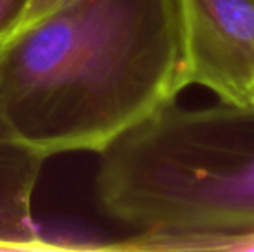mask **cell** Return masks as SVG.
<instances>
[{
	"label": "cell",
	"instance_id": "5b68a950",
	"mask_svg": "<svg viewBox=\"0 0 254 252\" xmlns=\"http://www.w3.org/2000/svg\"><path fill=\"white\" fill-rule=\"evenodd\" d=\"M30 0H0V45L16 31Z\"/></svg>",
	"mask_w": 254,
	"mask_h": 252
},
{
	"label": "cell",
	"instance_id": "7a4b0ae2",
	"mask_svg": "<svg viewBox=\"0 0 254 252\" xmlns=\"http://www.w3.org/2000/svg\"><path fill=\"white\" fill-rule=\"evenodd\" d=\"M101 155L99 205L133 230L107 251L223 252L254 237V104L173 102Z\"/></svg>",
	"mask_w": 254,
	"mask_h": 252
},
{
	"label": "cell",
	"instance_id": "52a82bcc",
	"mask_svg": "<svg viewBox=\"0 0 254 252\" xmlns=\"http://www.w3.org/2000/svg\"><path fill=\"white\" fill-rule=\"evenodd\" d=\"M223 252H254V237L235 240V242L228 244Z\"/></svg>",
	"mask_w": 254,
	"mask_h": 252
},
{
	"label": "cell",
	"instance_id": "8992f818",
	"mask_svg": "<svg viewBox=\"0 0 254 252\" xmlns=\"http://www.w3.org/2000/svg\"><path fill=\"white\" fill-rule=\"evenodd\" d=\"M67 2H71V0H30V2H28L26 10H24L23 19H21V23L17 24V28H16L14 33L30 28L31 24L38 23V21H42L44 17H47L49 14H52L54 10H57L63 5H66ZM12 35H10V37H12ZM9 38H7V40H9Z\"/></svg>",
	"mask_w": 254,
	"mask_h": 252
},
{
	"label": "cell",
	"instance_id": "3957f363",
	"mask_svg": "<svg viewBox=\"0 0 254 252\" xmlns=\"http://www.w3.org/2000/svg\"><path fill=\"white\" fill-rule=\"evenodd\" d=\"M185 87L254 104V0H178Z\"/></svg>",
	"mask_w": 254,
	"mask_h": 252
},
{
	"label": "cell",
	"instance_id": "6da1fadb",
	"mask_svg": "<svg viewBox=\"0 0 254 252\" xmlns=\"http://www.w3.org/2000/svg\"><path fill=\"white\" fill-rule=\"evenodd\" d=\"M184 88L178 0H71L0 45V114L47 157L101 154Z\"/></svg>",
	"mask_w": 254,
	"mask_h": 252
},
{
	"label": "cell",
	"instance_id": "277c9868",
	"mask_svg": "<svg viewBox=\"0 0 254 252\" xmlns=\"http://www.w3.org/2000/svg\"><path fill=\"white\" fill-rule=\"evenodd\" d=\"M47 155L0 114V251H56L33 216V194Z\"/></svg>",
	"mask_w": 254,
	"mask_h": 252
}]
</instances>
